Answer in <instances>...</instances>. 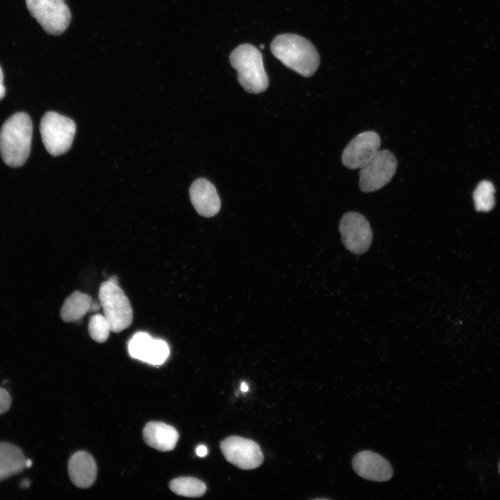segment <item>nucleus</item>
<instances>
[{"instance_id":"1","label":"nucleus","mask_w":500,"mask_h":500,"mask_svg":"<svg viewBox=\"0 0 500 500\" xmlns=\"http://www.w3.org/2000/svg\"><path fill=\"white\" fill-rule=\"evenodd\" d=\"M33 135V124L25 112L10 117L0 130V153L9 167L22 166L28 159Z\"/></svg>"},{"instance_id":"2","label":"nucleus","mask_w":500,"mask_h":500,"mask_svg":"<svg viewBox=\"0 0 500 500\" xmlns=\"http://www.w3.org/2000/svg\"><path fill=\"white\" fill-rule=\"evenodd\" d=\"M270 48L283 65L303 76H311L319 67V56L315 47L300 35H278L272 42Z\"/></svg>"},{"instance_id":"3","label":"nucleus","mask_w":500,"mask_h":500,"mask_svg":"<svg viewBox=\"0 0 500 500\" xmlns=\"http://www.w3.org/2000/svg\"><path fill=\"white\" fill-rule=\"evenodd\" d=\"M230 62L238 72V80L250 93L262 92L268 87V78L264 69L261 52L250 44L237 47L231 53Z\"/></svg>"},{"instance_id":"4","label":"nucleus","mask_w":500,"mask_h":500,"mask_svg":"<svg viewBox=\"0 0 500 500\" xmlns=\"http://www.w3.org/2000/svg\"><path fill=\"white\" fill-rule=\"evenodd\" d=\"M99 299L111 331L119 333L131 324L133 309L118 283L110 280L103 282L99 290Z\"/></svg>"},{"instance_id":"5","label":"nucleus","mask_w":500,"mask_h":500,"mask_svg":"<svg viewBox=\"0 0 500 500\" xmlns=\"http://www.w3.org/2000/svg\"><path fill=\"white\" fill-rule=\"evenodd\" d=\"M40 130L46 149L51 155L57 156L65 153L71 147L76 124L70 118L49 111L42 117Z\"/></svg>"},{"instance_id":"6","label":"nucleus","mask_w":500,"mask_h":500,"mask_svg":"<svg viewBox=\"0 0 500 500\" xmlns=\"http://www.w3.org/2000/svg\"><path fill=\"white\" fill-rule=\"evenodd\" d=\"M26 7L49 34L62 33L71 22V12L65 0H26Z\"/></svg>"},{"instance_id":"7","label":"nucleus","mask_w":500,"mask_h":500,"mask_svg":"<svg viewBox=\"0 0 500 500\" xmlns=\"http://www.w3.org/2000/svg\"><path fill=\"white\" fill-rule=\"evenodd\" d=\"M397 160L389 150H378L376 155L360 168L359 187L363 192L380 190L388 184L395 174Z\"/></svg>"},{"instance_id":"8","label":"nucleus","mask_w":500,"mask_h":500,"mask_svg":"<svg viewBox=\"0 0 500 500\" xmlns=\"http://www.w3.org/2000/svg\"><path fill=\"white\" fill-rule=\"evenodd\" d=\"M342 242L350 252L360 255L365 253L372 242V231L368 220L359 212L344 213L340 222Z\"/></svg>"},{"instance_id":"9","label":"nucleus","mask_w":500,"mask_h":500,"mask_svg":"<svg viewBox=\"0 0 500 500\" xmlns=\"http://www.w3.org/2000/svg\"><path fill=\"white\" fill-rule=\"evenodd\" d=\"M226 459L242 469H253L263 462V455L259 445L254 441L239 436L224 439L220 444Z\"/></svg>"},{"instance_id":"10","label":"nucleus","mask_w":500,"mask_h":500,"mask_svg":"<svg viewBox=\"0 0 500 500\" xmlns=\"http://www.w3.org/2000/svg\"><path fill=\"white\" fill-rule=\"evenodd\" d=\"M380 145L381 138L377 133L372 131L362 132L343 150L342 164L351 169L361 168L376 155Z\"/></svg>"},{"instance_id":"11","label":"nucleus","mask_w":500,"mask_h":500,"mask_svg":"<svg viewBox=\"0 0 500 500\" xmlns=\"http://www.w3.org/2000/svg\"><path fill=\"white\" fill-rule=\"evenodd\" d=\"M352 466L358 476L369 481H387L393 476L390 462L382 456L369 450L356 453L353 458Z\"/></svg>"},{"instance_id":"12","label":"nucleus","mask_w":500,"mask_h":500,"mask_svg":"<svg viewBox=\"0 0 500 500\" xmlns=\"http://www.w3.org/2000/svg\"><path fill=\"white\" fill-rule=\"evenodd\" d=\"M190 197L194 208L203 217H213L219 211V197L212 183L206 178H200L192 183Z\"/></svg>"},{"instance_id":"13","label":"nucleus","mask_w":500,"mask_h":500,"mask_svg":"<svg viewBox=\"0 0 500 500\" xmlns=\"http://www.w3.org/2000/svg\"><path fill=\"white\" fill-rule=\"evenodd\" d=\"M69 476L76 487L87 488L94 482L97 465L92 456L85 451L75 453L68 463Z\"/></svg>"},{"instance_id":"14","label":"nucleus","mask_w":500,"mask_h":500,"mask_svg":"<svg viewBox=\"0 0 500 500\" xmlns=\"http://www.w3.org/2000/svg\"><path fill=\"white\" fill-rule=\"evenodd\" d=\"M144 442L161 451L172 450L178 440L177 431L172 426L159 422H151L143 429Z\"/></svg>"},{"instance_id":"15","label":"nucleus","mask_w":500,"mask_h":500,"mask_svg":"<svg viewBox=\"0 0 500 500\" xmlns=\"http://www.w3.org/2000/svg\"><path fill=\"white\" fill-rule=\"evenodd\" d=\"M26 460L19 447L0 442V481L23 471L26 467Z\"/></svg>"},{"instance_id":"16","label":"nucleus","mask_w":500,"mask_h":500,"mask_svg":"<svg viewBox=\"0 0 500 500\" xmlns=\"http://www.w3.org/2000/svg\"><path fill=\"white\" fill-rule=\"evenodd\" d=\"M90 296L79 291H75L65 301L60 311L62 319L66 322L81 319L90 311L92 303Z\"/></svg>"},{"instance_id":"17","label":"nucleus","mask_w":500,"mask_h":500,"mask_svg":"<svg viewBox=\"0 0 500 500\" xmlns=\"http://www.w3.org/2000/svg\"><path fill=\"white\" fill-rule=\"evenodd\" d=\"M169 488L178 495L188 497H201L206 490L205 483L194 477L176 478L170 482Z\"/></svg>"},{"instance_id":"18","label":"nucleus","mask_w":500,"mask_h":500,"mask_svg":"<svg viewBox=\"0 0 500 500\" xmlns=\"http://www.w3.org/2000/svg\"><path fill=\"white\" fill-rule=\"evenodd\" d=\"M494 192V187L491 182L483 181L478 183L473 193L477 211L488 212L493 208L495 203Z\"/></svg>"},{"instance_id":"19","label":"nucleus","mask_w":500,"mask_h":500,"mask_svg":"<svg viewBox=\"0 0 500 500\" xmlns=\"http://www.w3.org/2000/svg\"><path fill=\"white\" fill-rule=\"evenodd\" d=\"M153 340V338L146 332H138L134 334L128 344L130 356L144 362Z\"/></svg>"},{"instance_id":"20","label":"nucleus","mask_w":500,"mask_h":500,"mask_svg":"<svg viewBox=\"0 0 500 500\" xmlns=\"http://www.w3.org/2000/svg\"><path fill=\"white\" fill-rule=\"evenodd\" d=\"M88 331L92 340L97 342L107 340L111 331L110 325L104 315L96 314L90 318Z\"/></svg>"},{"instance_id":"21","label":"nucleus","mask_w":500,"mask_h":500,"mask_svg":"<svg viewBox=\"0 0 500 500\" xmlns=\"http://www.w3.org/2000/svg\"><path fill=\"white\" fill-rule=\"evenodd\" d=\"M169 354V349L167 344L164 340L153 338L144 362L153 365H162L167 360Z\"/></svg>"},{"instance_id":"22","label":"nucleus","mask_w":500,"mask_h":500,"mask_svg":"<svg viewBox=\"0 0 500 500\" xmlns=\"http://www.w3.org/2000/svg\"><path fill=\"white\" fill-rule=\"evenodd\" d=\"M11 398L7 390L0 388V415L5 413L10 408Z\"/></svg>"},{"instance_id":"23","label":"nucleus","mask_w":500,"mask_h":500,"mask_svg":"<svg viewBox=\"0 0 500 500\" xmlns=\"http://www.w3.org/2000/svg\"><path fill=\"white\" fill-rule=\"evenodd\" d=\"M6 88L3 85V74L0 66V100L5 96Z\"/></svg>"},{"instance_id":"24","label":"nucleus","mask_w":500,"mask_h":500,"mask_svg":"<svg viewBox=\"0 0 500 500\" xmlns=\"http://www.w3.org/2000/svg\"><path fill=\"white\" fill-rule=\"evenodd\" d=\"M196 453L199 457H203L208 453V449L205 445H199L196 449Z\"/></svg>"},{"instance_id":"25","label":"nucleus","mask_w":500,"mask_h":500,"mask_svg":"<svg viewBox=\"0 0 500 500\" xmlns=\"http://www.w3.org/2000/svg\"><path fill=\"white\" fill-rule=\"evenodd\" d=\"M248 389H249V387L246 384V383H244V382L242 383L241 386H240L241 391L243 392H245L248 390Z\"/></svg>"},{"instance_id":"26","label":"nucleus","mask_w":500,"mask_h":500,"mask_svg":"<svg viewBox=\"0 0 500 500\" xmlns=\"http://www.w3.org/2000/svg\"><path fill=\"white\" fill-rule=\"evenodd\" d=\"M21 485H22V487H23V488H28L30 485V482L28 480L25 479V480L22 481Z\"/></svg>"},{"instance_id":"27","label":"nucleus","mask_w":500,"mask_h":500,"mask_svg":"<svg viewBox=\"0 0 500 500\" xmlns=\"http://www.w3.org/2000/svg\"><path fill=\"white\" fill-rule=\"evenodd\" d=\"M31 465H32V461L31 460H29V459L26 460V463H25L26 467H30L31 466Z\"/></svg>"},{"instance_id":"28","label":"nucleus","mask_w":500,"mask_h":500,"mask_svg":"<svg viewBox=\"0 0 500 500\" xmlns=\"http://www.w3.org/2000/svg\"><path fill=\"white\" fill-rule=\"evenodd\" d=\"M499 473H500V462H499Z\"/></svg>"}]
</instances>
